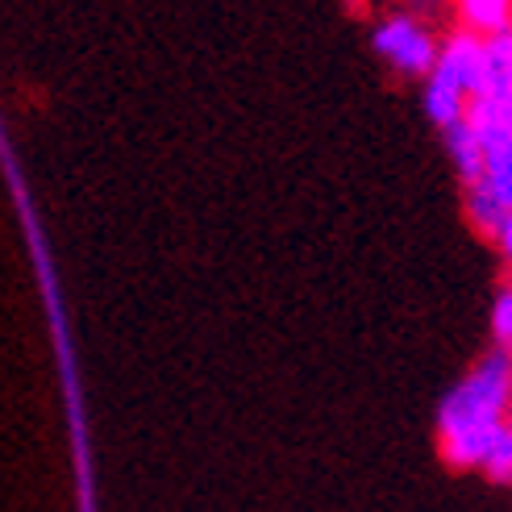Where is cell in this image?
Returning <instances> with one entry per match:
<instances>
[{
	"label": "cell",
	"mask_w": 512,
	"mask_h": 512,
	"mask_svg": "<svg viewBox=\"0 0 512 512\" xmlns=\"http://www.w3.org/2000/svg\"><path fill=\"white\" fill-rule=\"evenodd\" d=\"M371 46L383 63L408 75V80H429V71L438 67V55H442V38L433 34V25L408 9L383 17L371 34Z\"/></svg>",
	"instance_id": "cell-3"
},
{
	"label": "cell",
	"mask_w": 512,
	"mask_h": 512,
	"mask_svg": "<svg viewBox=\"0 0 512 512\" xmlns=\"http://www.w3.org/2000/svg\"><path fill=\"white\" fill-rule=\"evenodd\" d=\"M488 325H492V342L512 354V284H504L492 296V321Z\"/></svg>",
	"instance_id": "cell-9"
},
{
	"label": "cell",
	"mask_w": 512,
	"mask_h": 512,
	"mask_svg": "<svg viewBox=\"0 0 512 512\" xmlns=\"http://www.w3.org/2000/svg\"><path fill=\"white\" fill-rule=\"evenodd\" d=\"M492 246L500 250V259H504V263L512 267V213H508V217H504V225L496 229V238H492Z\"/></svg>",
	"instance_id": "cell-10"
},
{
	"label": "cell",
	"mask_w": 512,
	"mask_h": 512,
	"mask_svg": "<svg viewBox=\"0 0 512 512\" xmlns=\"http://www.w3.org/2000/svg\"><path fill=\"white\" fill-rule=\"evenodd\" d=\"M508 284H512V279H508Z\"/></svg>",
	"instance_id": "cell-12"
},
{
	"label": "cell",
	"mask_w": 512,
	"mask_h": 512,
	"mask_svg": "<svg viewBox=\"0 0 512 512\" xmlns=\"http://www.w3.org/2000/svg\"><path fill=\"white\" fill-rule=\"evenodd\" d=\"M463 209H467V221L475 225V234L492 242L504 217L512 213V159L488 163L475 184H463Z\"/></svg>",
	"instance_id": "cell-4"
},
{
	"label": "cell",
	"mask_w": 512,
	"mask_h": 512,
	"mask_svg": "<svg viewBox=\"0 0 512 512\" xmlns=\"http://www.w3.org/2000/svg\"><path fill=\"white\" fill-rule=\"evenodd\" d=\"M454 17H458V30L488 42L512 30V0H454Z\"/></svg>",
	"instance_id": "cell-6"
},
{
	"label": "cell",
	"mask_w": 512,
	"mask_h": 512,
	"mask_svg": "<svg viewBox=\"0 0 512 512\" xmlns=\"http://www.w3.org/2000/svg\"><path fill=\"white\" fill-rule=\"evenodd\" d=\"M442 146H446V159H450V167L458 171L463 184H475V179L483 175V167H488V155H483V146H479V138H475V130L467 121L450 125V130L442 134Z\"/></svg>",
	"instance_id": "cell-8"
},
{
	"label": "cell",
	"mask_w": 512,
	"mask_h": 512,
	"mask_svg": "<svg viewBox=\"0 0 512 512\" xmlns=\"http://www.w3.org/2000/svg\"><path fill=\"white\" fill-rule=\"evenodd\" d=\"M467 125L475 130L488 163L512 159V105H504V100H488V96H475L471 109H467Z\"/></svg>",
	"instance_id": "cell-5"
},
{
	"label": "cell",
	"mask_w": 512,
	"mask_h": 512,
	"mask_svg": "<svg viewBox=\"0 0 512 512\" xmlns=\"http://www.w3.org/2000/svg\"><path fill=\"white\" fill-rule=\"evenodd\" d=\"M479 96L512 105V30L483 42V88Z\"/></svg>",
	"instance_id": "cell-7"
},
{
	"label": "cell",
	"mask_w": 512,
	"mask_h": 512,
	"mask_svg": "<svg viewBox=\"0 0 512 512\" xmlns=\"http://www.w3.org/2000/svg\"><path fill=\"white\" fill-rule=\"evenodd\" d=\"M438 446L458 471L512 483V354L492 346L438 404Z\"/></svg>",
	"instance_id": "cell-1"
},
{
	"label": "cell",
	"mask_w": 512,
	"mask_h": 512,
	"mask_svg": "<svg viewBox=\"0 0 512 512\" xmlns=\"http://www.w3.org/2000/svg\"><path fill=\"white\" fill-rule=\"evenodd\" d=\"M433 5V0H413V5H408V13H417L421 17V9H429Z\"/></svg>",
	"instance_id": "cell-11"
},
{
	"label": "cell",
	"mask_w": 512,
	"mask_h": 512,
	"mask_svg": "<svg viewBox=\"0 0 512 512\" xmlns=\"http://www.w3.org/2000/svg\"><path fill=\"white\" fill-rule=\"evenodd\" d=\"M483 88V38L454 30L442 38L438 67L425 80V113L438 125V134H446L450 125L467 121L471 100Z\"/></svg>",
	"instance_id": "cell-2"
}]
</instances>
